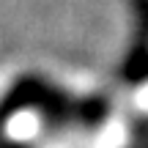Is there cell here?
Returning a JSON list of instances; mask_svg holds the SVG:
<instances>
[{
  "label": "cell",
  "instance_id": "obj_1",
  "mask_svg": "<svg viewBox=\"0 0 148 148\" xmlns=\"http://www.w3.org/2000/svg\"><path fill=\"white\" fill-rule=\"evenodd\" d=\"M52 126V104L41 85L14 79L0 93V148H36Z\"/></svg>",
  "mask_w": 148,
  "mask_h": 148
},
{
  "label": "cell",
  "instance_id": "obj_5",
  "mask_svg": "<svg viewBox=\"0 0 148 148\" xmlns=\"http://www.w3.org/2000/svg\"><path fill=\"white\" fill-rule=\"evenodd\" d=\"M143 3H148V0H143Z\"/></svg>",
  "mask_w": 148,
  "mask_h": 148
},
{
  "label": "cell",
  "instance_id": "obj_3",
  "mask_svg": "<svg viewBox=\"0 0 148 148\" xmlns=\"http://www.w3.org/2000/svg\"><path fill=\"white\" fill-rule=\"evenodd\" d=\"M132 107H134V112H137L140 118L148 121V79L137 85V90H134V96H132Z\"/></svg>",
  "mask_w": 148,
  "mask_h": 148
},
{
  "label": "cell",
  "instance_id": "obj_4",
  "mask_svg": "<svg viewBox=\"0 0 148 148\" xmlns=\"http://www.w3.org/2000/svg\"><path fill=\"white\" fill-rule=\"evenodd\" d=\"M44 148H79L74 140H69V137H58V140H52V143H47Z\"/></svg>",
  "mask_w": 148,
  "mask_h": 148
},
{
  "label": "cell",
  "instance_id": "obj_2",
  "mask_svg": "<svg viewBox=\"0 0 148 148\" xmlns=\"http://www.w3.org/2000/svg\"><path fill=\"white\" fill-rule=\"evenodd\" d=\"M90 148H132V126L123 118H110L99 129Z\"/></svg>",
  "mask_w": 148,
  "mask_h": 148
}]
</instances>
